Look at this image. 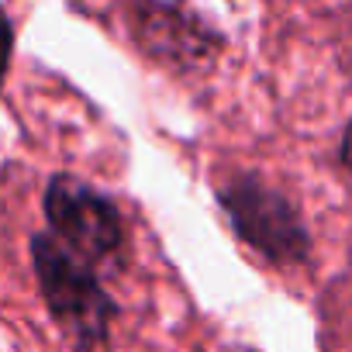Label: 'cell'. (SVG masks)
<instances>
[{
	"label": "cell",
	"instance_id": "obj_1",
	"mask_svg": "<svg viewBox=\"0 0 352 352\" xmlns=\"http://www.w3.org/2000/svg\"><path fill=\"white\" fill-rule=\"evenodd\" d=\"M32 256H35V273H38L42 294H45L56 321L63 324V331L80 349L100 345L107 335V324H111V297L100 290L90 266L52 235H35Z\"/></svg>",
	"mask_w": 352,
	"mask_h": 352
},
{
	"label": "cell",
	"instance_id": "obj_2",
	"mask_svg": "<svg viewBox=\"0 0 352 352\" xmlns=\"http://www.w3.org/2000/svg\"><path fill=\"white\" fill-rule=\"evenodd\" d=\"M45 214L56 228V239L83 263H104L124 245V228L114 204L73 176H56L49 184Z\"/></svg>",
	"mask_w": 352,
	"mask_h": 352
},
{
	"label": "cell",
	"instance_id": "obj_3",
	"mask_svg": "<svg viewBox=\"0 0 352 352\" xmlns=\"http://www.w3.org/2000/svg\"><path fill=\"white\" fill-rule=\"evenodd\" d=\"M221 201L249 245H256L276 263L304 259L307 232L287 197H280L276 190L256 180H235L232 187H225Z\"/></svg>",
	"mask_w": 352,
	"mask_h": 352
},
{
	"label": "cell",
	"instance_id": "obj_4",
	"mask_svg": "<svg viewBox=\"0 0 352 352\" xmlns=\"http://www.w3.org/2000/svg\"><path fill=\"white\" fill-rule=\"evenodd\" d=\"M11 45H14V32H11L8 14L0 11V83H4V73H8V63H11Z\"/></svg>",
	"mask_w": 352,
	"mask_h": 352
},
{
	"label": "cell",
	"instance_id": "obj_5",
	"mask_svg": "<svg viewBox=\"0 0 352 352\" xmlns=\"http://www.w3.org/2000/svg\"><path fill=\"white\" fill-rule=\"evenodd\" d=\"M342 162H345L349 173H352V124L345 128V138H342Z\"/></svg>",
	"mask_w": 352,
	"mask_h": 352
}]
</instances>
